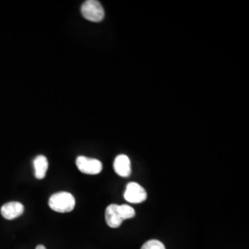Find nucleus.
<instances>
[{
  "label": "nucleus",
  "instance_id": "obj_5",
  "mask_svg": "<svg viewBox=\"0 0 249 249\" xmlns=\"http://www.w3.org/2000/svg\"><path fill=\"white\" fill-rule=\"evenodd\" d=\"M23 213L24 206L17 201L8 202L1 208V214L6 220H14L22 215Z\"/></svg>",
  "mask_w": 249,
  "mask_h": 249
},
{
  "label": "nucleus",
  "instance_id": "obj_1",
  "mask_svg": "<svg viewBox=\"0 0 249 249\" xmlns=\"http://www.w3.org/2000/svg\"><path fill=\"white\" fill-rule=\"evenodd\" d=\"M49 207L55 213H71L76 205L75 197L69 192H58L49 198Z\"/></svg>",
  "mask_w": 249,
  "mask_h": 249
},
{
  "label": "nucleus",
  "instance_id": "obj_2",
  "mask_svg": "<svg viewBox=\"0 0 249 249\" xmlns=\"http://www.w3.org/2000/svg\"><path fill=\"white\" fill-rule=\"evenodd\" d=\"M81 14L87 20L100 22L105 18V9L97 0H87L81 6Z\"/></svg>",
  "mask_w": 249,
  "mask_h": 249
},
{
  "label": "nucleus",
  "instance_id": "obj_11",
  "mask_svg": "<svg viewBox=\"0 0 249 249\" xmlns=\"http://www.w3.org/2000/svg\"><path fill=\"white\" fill-rule=\"evenodd\" d=\"M36 249H46V248H45V246H43V245H39V246L36 247Z\"/></svg>",
  "mask_w": 249,
  "mask_h": 249
},
{
  "label": "nucleus",
  "instance_id": "obj_7",
  "mask_svg": "<svg viewBox=\"0 0 249 249\" xmlns=\"http://www.w3.org/2000/svg\"><path fill=\"white\" fill-rule=\"evenodd\" d=\"M106 221L107 225L111 228H118L123 220L118 213V205L110 204L106 210Z\"/></svg>",
  "mask_w": 249,
  "mask_h": 249
},
{
  "label": "nucleus",
  "instance_id": "obj_8",
  "mask_svg": "<svg viewBox=\"0 0 249 249\" xmlns=\"http://www.w3.org/2000/svg\"><path fill=\"white\" fill-rule=\"evenodd\" d=\"M34 165L36 170V178L37 179H44L48 169V160L44 155L37 156L34 160Z\"/></svg>",
  "mask_w": 249,
  "mask_h": 249
},
{
  "label": "nucleus",
  "instance_id": "obj_9",
  "mask_svg": "<svg viewBox=\"0 0 249 249\" xmlns=\"http://www.w3.org/2000/svg\"><path fill=\"white\" fill-rule=\"evenodd\" d=\"M118 213L120 214L122 220H127L135 217V210L129 205H118Z\"/></svg>",
  "mask_w": 249,
  "mask_h": 249
},
{
  "label": "nucleus",
  "instance_id": "obj_4",
  "mask_svg": "<svg viewBox=\"0 0 249 249\" xmlns=\"http://www.w3.org/2000/svg\"><path fill=\"white\" fill-rule=\"evenodd\" d=\"M78 169L86 175H98L103 170L102 162L96 159H89L85 156H79L76 160Z\"/></svg>",
  "mask_w": 249,
  "mask_h": 249
},
{
  "label": "nucleus",
  "instance_id": "obj_3",
  "mask_svg": "<svg viewBox=\"0 0 249 249\" xmlns=\"http://www.w3.org/2000/svg\"><path fill=\"white\" fill-rule=\"evenodd\" d=\"M124 199L129 203H142L147 199V192L141 185L135 182H130L125 187Z\"/></svg>",
  "mask_w": 249,
  "mask_h": 249
},
{
  "label": "nucleus",
  "instance_id": "obj_6",
  "mask_svg": "<svg viewBox=\"0 0 249 249\" xmlns=\"http://www.w3.org/2000/svg\"><path fill=\"white\" fill-rule=\"evenodd\" d=\"M114 169L119 177L128 178L131 174V163L129 158L124 154L118 155L114 161Z\"/></svg>",
  "mask_w": 249,
  "mask_h": 249
},
{
  "label": "nucleus",
  "instance_id": "obj_10",
  "mask_svg": "<svg viewBox=\"0 0 249 249\" xmlns=\"http://www.w3.org/2000/svg\"><path fill=\"white\" fill-rule=\"evenodd\" d=\"M142 249H165V247L160 241L153 239L147 241L142 247Z\"/></svg>",
  "mask_w": 249,
  "mask_h": 249
}]
</instances>
